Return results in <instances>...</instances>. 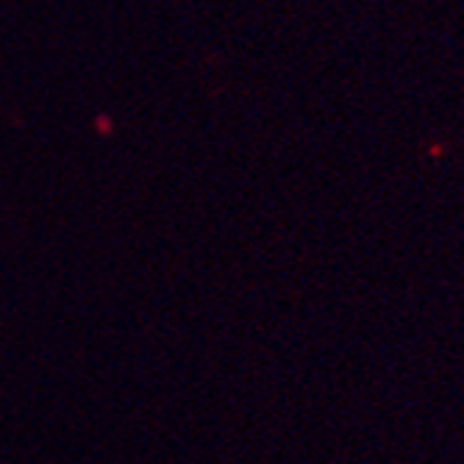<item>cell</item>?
<instances>
[{
  "label": "cell",
  "instance_id": "1",
  "mask_svg": "<svg viewBox=\"0 0 464 464\" xmlns=\"http://www.w3.org/2000/svg\"><path fill=\"white\" fill-rule=\"evenodd\" d=\"M95 131H98V134H111V131H114V125L106 120V114H101V117L95 120Z\"/></svg>",
  "mask_w": 464,
  "mask_h": 464
}]
</instances>
